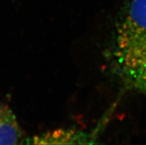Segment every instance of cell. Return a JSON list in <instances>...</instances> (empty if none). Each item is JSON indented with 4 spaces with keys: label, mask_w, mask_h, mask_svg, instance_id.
<instances>
[{
    "label": "cell",
    "mask_w": 146,
    "mask_h": 145,
    "mask_svg": "<svg viewBox=\"0 0 146 145\" xmlns=\"http://www.w3.org/2000/svg\"><path fill=\"white\" fill-rule=\"evenodd\" d=\"M146 44V0H129L117 22L116 50Z\"/></svg>",
    "instance_id": "cell-1"
},
{
    "label": "cell",
    "mask_w": 146,
    "mask_h": 145,
    "mask_svg": "<svg viewBox=\"0 0 146 145\" xmlns=\"http://www.w3.org/2000/svg\"><path fill=\"white\" fill-rule=\"evenodd\" d=\"M24 132L13 110L5 105H0V144H23Z\"/></svg>",
    "instance_id": "cell-3"
},
{
    "label": "cell",
    "mask_w": 146,
    "mask_h": 145,
    "mask_svg": "<svg viewBox=\"0 0 146 145\" xmlns=\"http://www.w3.org/2000/svg\"><path fill=\"white\" fill-rule=\"evenodd\" d=\"M91 139L87 134L73 130H56L50 132H45L41 136L33 137L28 144H90Z\"/></svg>",
    "instance_id": "cell-4"
},
{
    "label": "cell",
    "mask_w": 146,
    "mask_h": 145,
    "mask_svg": "<svg viewBox=\"0 0 146 145\" xmlns=\"http://www.w3.org/2000/svg\"><path fill=\"white\" fill-rule=\"evenodd\" d=\"M116 57L122 78L146 96V44L117 51Z\"/></svg>",
    "instance_id": "cell-2"
}]
</instances>
